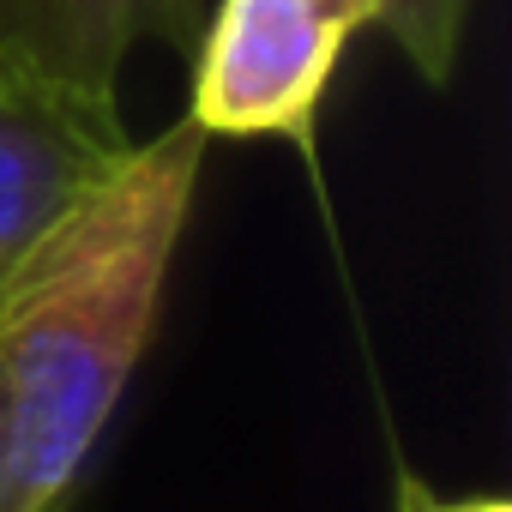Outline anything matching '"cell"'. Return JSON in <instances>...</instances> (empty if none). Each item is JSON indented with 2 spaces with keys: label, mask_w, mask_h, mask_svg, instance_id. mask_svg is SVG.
<instances>
[{
  "label": "cell",
  "mask_w": 512,
  "mask_h": 512,
  "mask_svg": "<svg viewBox=\"0 0 512 512\" xmlns=\"http://www.w3.org/2000/svg\"><path fill=\"white\" fill-rule=\"evenodd\" d=\"M205 133L127 145L0 278V512H67L169 296Z\"/></svg>",
  "instance_id": "cell-1"
},
{
  "label": "cell",
  "mask_w": 512,
  "mask_h": 512,
  "mask_svg": "<svg viewBox=\"0 0 512 512\" xmlns=\"http://www.w3.org/2000/svg\"><path fill=\"white\" fill-rule=\"evenodd\" d=\"M356 31L368 25L344 0H217L199 25L187 121L205 139H284L314 157V121Z\"/></svg>",
  "instance_id": "cell-2"
},
{
  "label": "cell",
  "mask_w": 512,
  "mask_h": 512,
  "mask_svg": "<svg viewBox=\"0 0 512 512\" xmlns=\"http://www.w3.org/2000/svg\"><path fill=\"white\" fill-rule=\"evenodd\" d=\"M127 145L121 103L85 97L0 49V278Z\"/></svg>",
  "instance_id": "cell-3"
},
{
  "label": "cell",
  "mask_w": 512,
  "mask_h": 512,
  "mask_svg": "<svg viewBox=\"0 0 512 512\" xmlns=\"http://www.w3.org/2000/svg\"><path fill=\"white\" fill-rule=\"evenodd\" d=\"M205 0H0V49L49 79L121 103V67L145 43H193Z\"/></svg>",
  "instance_id": "cell-4"
},
{
  "label": "cell",
  "mask_w": 512,
  "mask_h": 512,
  "mask_svg": "<svg viewBox=\"0 0 512 512\" xmlns=\"http://www.w3.org/2000/svg\"><path fill=\"white\" fill-rule=\"evenodd\" d=\"M470 7H476V0H392L380 31H392L398 55L416 67V79L446 85L452 67H458V49H464Z\"/></svg>",
  "instance_id": "cell-5"
},
{
  "label": "cell",
  "mask_w": 512,
  "mask_h": 512,
  "mask_svg": "<svg viewBox=\"0 0 512 512\" xmlns=\"http://www.w3.org/2000/svg\"><path fill=\"white\" fill-rule=\"evenodd\" d=\"M398 512H512L500 494H470V500H446L428 482H416L410 470H398Z\"/></svg>",
  "instance_id": "cell-6"
},
{
  "label": "cell",
  "mask_w": 512,
  "mask_h": 512,
  "mask_svg": "<svg viewBox=\"0 0 512 512\" xmlns=\"http://www.w3.org/2000/svg\"><path fill=\"white\" fill-rule=\"evenodd\" d=\"M344 7H350V13H362V25H380L392 0H344Z\"/></svg>",
  "instance_id": "cell-7"
},
{
  "label": "cell",
  "mask_w": 512,
  "mask_h": 512,
  "mask_svg": "<svg viewBox=\"0 0 512 512\" xmlns=\"http://www.w3.org/2000/svg\"><path fill=\"white\" fill-rule=\"evenodd\" d=\"M0 464H7V416H0Z\"/></svg>",
  "instance_id": "cell-8"
}]
</instances>
